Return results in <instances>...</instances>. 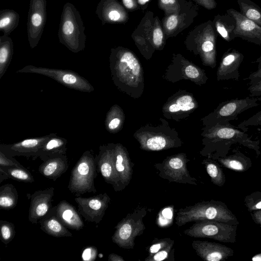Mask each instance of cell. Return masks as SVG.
<instances>
[{"instance_id":"1","label":"cell","mask_w":261,"mask_h":261,"mask_svg":"<svg viewBox=\"0 0 261 261\" xmlns=\"http://www.w3.org/2000/svg\"><path fill=\"white\" fill-rule=\"evenodd\" d=\"M110 67L114 84L121 91L137 98L144 89V77L141 63L131 51L121 47L112 48Z\"/></svg>"},{"instance_id":"2","label":"cell","mask_w":261,"mask_h":261,"mask_svg":"<svg viewBox=\"0 0 261 261\" xmlns=\"http://www.w3.org/2000/svg\"><path fill=\"white\" fill-rule=\"evenodd\" d=\"M85 30L79 11L72 4L66 3L61 15L58 33L60 42L74 53L83 50L87 38Z\"/></svg>"},{"instance_id":"3","label":"cell","mask_w":261,"mask_h":261,"mask_svg":"<svg viewBox=\"0 0 261 261\" xmlns=\"http://www.w3.org/2000/svg\"><path fill=\"white\" fill-rule=\"evenodd\" d=\"M200 221L228 223L236 221V218L225 205L214 200L199 202L180 208L175 217V224L178 227L189 222Z\"/></svg>"},{"instance_id":"4","label":"cell","mask_w":261,"mask_h":261,"mask_svg":"<svg viewBox=\"0 0 261 261\" xmlns=\"http://www.w3.org/2000/svg\"><path fill=\"white\" fill-rule=\"evenodd\" d=\"M98 175L95 156L85 151L71 170L67 188L76 197L85 193H96L94 181Z\"/></svg>"},{"instance_id":"5","label":"cell","mask_w":261,"mask_h":261,"mask_svg":"<svg viewBox=\"0 0 261 261\" xmlns=\"http://www.w3.org/2000/svg\"><path fill=\"white\" fill-rule=\"evenodd\" d=\"M147 212L145 207H141L128 214L115 226L112 236L113 242L124 249H133L135 238L141 236L146 228L143 219Z\"/></svg>"},{"instance_id":"6","label":"cell","mask_w":261,"mask_h":261,"mask_svg":"<svg viewBox=\"0 0 261 261\" xmlns=\"http://www.w3.org/2000/svg\"><path fill=\"white\" fill-rule=\"evenodd\" d=\"M204 136L208 143L212 144L228 146L238 143L256 151L259 148V141L251 140L246 132L241 130L229 122L207 125Z\"/></svg>"},{"instance_id":"7","label":"cell","mask_w":261,"mask_h":261,"mask_svg":"<svg viewBox=\"0 0 261 261\" xmlns=\"http://www.w3.org/2000/svg\"><path fill=\"white\" fill-rule=\"evenodd\" d=\"M16 73H31L50 77L70 89L90 93L94 90L93 86L84 77L74 71L27 65Z\"/></svg>"},{"instance_id":"8","label":"cell","mask_w":261,"mask_h":261,"mask_svg":"<svg viewBox=\"0 0 261 261\" xmlns=\"http://www.w3.org/2000/svg\"><path fill=\"white\" fill-rule=\"evenodd\" d=\"M261 96L235 98L220 103L212 113L205 118L207 125L237 120L238 115L245 111L257 106Z\"/></svg>"},{"instance_id":"9","label":"cell","mask_w":261,"mask_h":261,"mask_svg":"<svg viewBox=\"0 0 261 261\" xmlns=\"http://www.w3.org/2000/svg\"><path fill=\"white\" fill-rule=\"evenodd\" d=\"M189 160L187 155L180 153L167 156L162 163H156L154 168L159 176L169 182L197 185V180L192 177L187 169Z\"/></svg>"},{"instance_id":"10","label":"cell","mask_w":261,"mask_h":261,"mask_svg":"<svg viewBox=\"0 0 261 261\" xmlns=\"http://www.w3.org/2000/svg\"><path fill=\"white\" fill-rule=\"evenodd\" d=\"M237 226L216 221H196L184 233L193 238H210L223 242L235 241Z\"/></svg>"},{"instance_id":"11","label":"cell","mask_w":261,"mask_h":261,"mask_svg":"<svg viewBox=\"0 0 261 261\" xmlns=\"http://www.w3.org/2000/svg\"><path fill=\"white\" fill-rule=\"evenodd\" d=\"M77 210L87 222L98 224L102 219L111 201L107 193L90 197H75Z\"/></svg>"},{"instance_id":"12","label":"cell","mask_w":261,"mask_h":261,"mask_svg":"<svg viewBox=\"0 0 261 261\" xmlns=\"http://www.w3.org/2000/svg\"><path fill=\"white\" fill-rule=\"evenodd\" d=\"M46 21V1L30 0L27 21V33L31 48L38 44Z\"/></svg>"},{"instance_id":"13","label":"cell","mask_w":261,"mask_h":261,"mask_svg":"<svg viewBox=\"0 0 261 261\" xmlns=\"http://www.w3.org/2000/svg\"><path fill=\"white\" fill-rule=\"evenodd\" d=\"M115 144L100 145L99 153L95 156L98 172L106 182L111 185L114 191H122L115 168Z\"/></svg>"},{"instance_id":"14","label":"cell","mask_w":261,"mask_h":261,"mask_svg":"<svg viewBox=\"0 0 261 261\" xmlns=\"http://www.w3.org/2000/svg\"><path fill=\"white\" fill-rule=\"evenodd\" d=\"M217 34L213 22L208 20L201 25L197 37L198 51L203 64L212 68L216 65Z\"/></svg>"},{"instance_id":"15","label":"cell","mask_w":261,"mask_h":261,"mask_svg":"<svg viewBox=\"0 0 261 261\" xmlns=\"http://www.w3.org/2000/svg\"><path fill=\"white\" fill-rule=\"evenodd\" d=\"M54 191V187H49L27 194L30 200L28 219L32 224H38L51 208Z\"/></svg>"},{"instance_id":"16","label":"cell","mask_w":261,"mask_h":261,"mask_svg":"<svg viewBox=\"0 0 261 261\" xmlns=\"http://www.w3.org/2000/svg\"><path fill=\"white\" fill-rule=\"evenodd\" d=\"M226 13L233 17L236 22L234 38L261 45V27L233 8L227 9Z\"/></svg>"},{"instance_id":"17","label":"cell","mask_w":261,"mask_h":261,"mask_svg":"<svg viewBox=\"0 0 261 261\" xmlns=\"http://www.w3.org/2000/svg\"><path fill=\"white\" fill-rule=\"evenodd\" d=\"M53 134V133L42 137L27 139L11 144H1L0 151L9 157L23 156L32 157L34 160L40 148Z\"/></svg>"},{"instance_id":"18","label":"cell","mask_w":261,"mask_h":261,"mask_svg":"<svg viewBox=\"0 0 261 261\" xmlns=\"http://www.w3.org/2000/svg\"><path fill=\"white\" fill-rule=\"evenodd\" d=\"M136 138L138 140L140 148L146 151H160L173 147H178L181 145V142L177 138H173L163 133H159L158 130H150L149 133L137 135Z\"/></svg>"},{"instance_id":"19","label":"cell","mask_w":261,"mask_h":261,"mask_svg":"<svg viewBox=\"0 0 261 261\" xmlns=\"http://www.w3.org/2000/svg\"><path fill=\"white\" fill-rule=\"evenodd\" d=\"M244 56L238 50L230 48L225 52L221 58L217 71L218 81L234 80L238 81L239 68Z\"/></svg>"},{"instance_id":"20","label":"cell","mask_w":261,"mask_h":261,"mask_svg":"<svg viewBox=\"0 0 261 261\" xmlns=\"http://www.w3.org/2000/svg\"><path fill=\"white\" fill-rule=\"evenodd\" d=\"M192 246L197 255L206 261L223 260L233 254V250L225 245L206 241H193Z\"/></svg>"},{"instance_id":"21","label":"cell","mask_w":261,"mask_h":261,"mask_svg":"<svg viewBox=\"0 0 261 261\" xmlns=\"http://www.w3.org/2000/svg\"><path fill=\"white\" fill-rule=\"evenodd\" d=\"M51 211L59 220L67 228L79 231L83 228L84 223L78 210L65 200L51 207Z\"/></svg>"},{"instance_id":"22","label":"cell","mask_w":261,"mask_h":261,"mask_svg":"<svg viewBox=\"0 0 261 261\" xmlns=\"http://www.w3.org/2000/svg\"><path fill=\"white\" fill-rule=\"evenodd\" d=\"M115 168L122 190L127 186L132 177L134 164L122 144H115Z\"/></svg>"},{"instance_id":"23","label":"cell","mask_w":261,"mask_h":261,"mask_svg":"<svg viewBox=\"0 0 261 261\" xmlns=\"http://www.w3.org/2000/svg\"><path fill=\"white\" fill-rule=\"evenodd\" d=\"M95 14L103 25L122 22L126 17L125 10L117 0H100Z\"/></svg>"},{"instance_id":"24","label":"cell","mask_w":261,"mask_h":261,"mask_svg":"<svg viewBox=\"0 0 261 261\" xmlns=\"http://www.w3.org/2000/svg\"><path fill=\"white\" fill-rule=\"evenodd\" d=\"M68 167L67 155L63 154L43 162L39 166L38 172L45 177L56 181L67 171Z\"/></svg>"},{"instance_id":"25","label":"cell","mask_w":261,"mask_h":261,"mask_svg":"<svg viewBox=\"0 0 261 261\" xmlns=\"http://www.w3.org/2000/svg\"><path fill=\"white\" fill-rule=\"evenodd\" d=\"M67 140L63 137L57 136L56 133L51 136L39 150L34 160L39 158L44 162L50 158L66 154Z\"/></svg>"},{"instance_id":"26","label":"cell","mask_w":261,"mask_h":261,"mask_svg":"<svg viewBox=\"0 0 261 261\" xmlns=\"http://www.w3.org/2000/svg\"><path fill=\"white\" fill-rule=\"evenodd\" d=\"M40 229L56 238L71 237L72 234L56 217L51 210L39 221Z\"/></svg>"},{"instance_id":"27","label":"cell","mask_w":261,"mask_h":261,"mask_svg":"<svg viewBox=\"0 0 261 261\" xmlns=\"http://www.w3.org/2000/svg\"><path fill=\"white\" fill-rule=\"evenodd\" d=\"M213 22L216 32L227 42H230L234 39L233 32L236 28V22L234 18L226 14L215 16Z\"/></svg>"},{"instance_id":"28","label":"cell","mask_w":261,"mask_h":261,"mask_svg":"<svg viewBox=\"0 0 261 261\" xmlns=\"http://www.w3.org/2000/svg\"><path fill=\"white\" fill-rule=\"evenodd\" d=\"M13 42L9 36L0 37V79L6 73L13 55Z\"/></svg>"},{"instance_id":"29","label":"cell","mask_w":261,"mask_h":261,"mask_svg":"<svg viewBox=\"0 0 261 261\" xmlns=\"http://www.w3.org/2000/svg\"><path fill=\"white\" fill-rule=\"evenodd\" d=\"M197 107L194 98L190 94H184L175 98L167 106V111L173 114L188 112Z\"/></svg>"},{"instance_id":"30","label":"cell","mask_w":261,"mask_h":261,"mask_svg":"<svg viewBox=\"0 0 261 261\" xmlns=\"http://www.w3.org/2000/svg\"><path fill=\"white\" fill-rule=\"evenodd\" d=\"M18 195L15 187L12 184H7L0 187V208L9 210L17 205Z\"/></svg>"},{"instance_id":"31","label":"cell","mask_w":261,"mask_h":261,"mask_svg":"<svg viewBox=\"0 0 261 261\" xmlns=\"http://www.w3.org/2000/svg\"><path fill=\"white\" fill-rule=\"evenodd\" d=\"M19 15L14 10L5 9L0 11V30L9 36L18 26Z\"/></svg>"},{"instance_id":"32","label":"cell","mask_w":261,"mask_h":261,"mask_svg":"<svg viewBox=\"0 0 261 261\" xmlns=\"http://www.w3.org/2000/svg\"><path fill=\"white\" fill-rule=\"evenodd\" d=\"M123 112L118 105L113 106L108 112L105 120L106 129L110 133L120 130L124 122Z\"/></svg>"},{"instance_id":"33","label":"cell","mask_w":261,"mask_h":261,"mask_svg":"<svg viewBox=\"0 0 261 261\" xmlns=\"http://www.w3.org/2000/svg\"><path fill=\"white\" fill-rule=\"evenodd\" d=\"M241 13L261 27V8L251 0H237Z\"/></svg>"},{"instance_id":"34","label":"cell","mask_w":261,"mask_h":261,"mask_svg":"<svg viewBox=\"0 0 261 261\" xmlns=\"http://www.w3.org/2000/svg\"><path fill=\"white\" fill-rule=\"evenodd\" d=\"M10 178L24 182L33 183L34 178L30 172L23 167H2Z\"/></svg>"},{"instance_id":"35","label":"cell","mask_w":261,"mask_h":261,"mask_svg":"<svg viewBox=\"0 0 261 261\" xmlns=\"http://www.w3.org/2000/svg\"><path fill=\"white\" fill-rule=\"evenodd\" d=\"M204 165L206 172L214 184L222 186L225 181L224 176L221 169L213 162L204 160L202 162Z\"/></svg>"},{"instance_id":"36","label":"cell","mask_w":261,"mask_h":261,"mask_svg":"<svg viewBox=\"0 0 261 261\" xmlns=\"http://www.w3.org/2000/svg\"><path fill=\"white\" fill-rule=\"evenodd\" d=\"M1 240L7 245L14 239L16 231L14 224L6 220L0 221Z\"/></svg>"},{"instance_id":"37","label":"cell","mask_w":261,"mask_h":261,"mask_svg":"<svg viewBox=\"0 0 261 261\" xmlns=\"http://www.w3.org/2000/svg\"><path fill=\"white\" fill-rule=\"evenodd\" d=\"M173 246L174 245L169 246L153 254L148 255L145 259V261L174 260Z\"/></svg>"},{"instance_id":"38","label":"cell","mask_w":261,"mask_h":261,"mask_svg":"<svg viewBox=\"0 0 261 261\" xmlns=\"http://www.w3.org/2000/svg\"><path fill=\"white\" fill-rule=\"evenodd\" d=\"M174 240L168 238L154 239L149 248V255L153 254L169 246L174 245Z\"/></svg>"},{"instance_id":"39","label":"cell","mask_w":261,"mask_h":261,"mask_svg":"<svg viewBox=\"0 0 261 261\" xmlns=\"http://www.w3.org/2000/svg\"><path fill=\"white\" fill-rule=\"evenodd\" d=\"M219 162L227 168L235 171H242L244 170L243 163L236 156L219 159Z\"/></svg>"},{"instance_id":"40","label":"cell","mask_w":261,"mask_h":261,"mask_svg":"<svg viewBox=\"0 0 261 261\" xmlns=\"http://www.w3.org/2000/svg\"><path fill=\"white\" fill-rule=\"evenodd\" d=\"M185 72L187 77L192 80H199L201 83H204L207 80L204 72L194 65H189L186 66Z\"/></svg>"},{"instance_id":"41","label":"cell","mask_w":261,"mask_h":261,"mask_svg":"<svg viewBox=\"0 0 261 261\" xmlns=\"http://www.w3.org/2000/svg\"><path fill=\"white\" fill-rule=\"evenodd\" d=\"M257 125H261V111L257 112L247 120H244L239 123L237 127L241 130L247 132L248 130V126Z\"/></svg>"},{"instance_id":"42","label":"cell","mask_w":261,"mask_h":261,"mask_svg":"<svg viewBox=\"0 0 261 261\" xmlns=\"http://www.w3.org/2000/svg\"><path fill=\"white\" fill-rule=\"evenodd\" d=\"M0 166L2 167H23L14 157L7 156L0 151Z\"/></svg>"},{"instance_id":"43","label":"cell","mask_w":261,"mask_h":261,"mask_svg":"<svg viewBox=\"0 0 261 261\" xmlns=\"http://www.w3.org/2000/svg\"><path fill=\"white\" fill-rule=\"evenodd\" d=\"M152 41L154 46L156 47H160L163 43V33L158 23L153 29Z\"/></svg>"},{"instance_id":"44","label":"cell","mask_w":261,"mask_h":261,"mask_svg":"<svg viewBox=\"0 0 261 261\" xmlns=\"http://www.w3.org/2000/svg\"><path fill=\"white\" fill-rule=\"evenodd\" d=\"M97 253V249L95 247H87L82 253V258L84 261H93L96 259Z\"/></svg>"},{"instance_id":"45","label":"cell","mask_w":261,"mask_h":261,"mask_svg":"<svg viewBox=\"0 0 261 261\" xmlns=\"http://www.w3.org/2000/svg\"><path fill=\"white\" fill-rule=\"evenodd\" d=\"M178 21V17L177 15L172 14L169 16L164 23L165 29L169 32L174 31L176 28Z\"/></svg>"},{"instance_id":"46","label":"cell","mask_w":261,"mask_h":261,"mask_svg":"<svg viewBox=\"0 0 261 261\" xmlns=\"http://www.w3.org/2000/svg\"><path fill=\"white\" fill-rule=\"evenodd\" d=\"M161 7L166 11H177L179 8L176 0H159Z\"/></svg>"},{"instance_id":"47","label":"cell","mask_w":261,"mask_h":261,"mask_svg":"<svg viewBox=\"0 0 261 261\" xmlns=\"http://www.w3.org/2000/svg\"><path fill=\"white\" fill-rule=\"evenodd\" d=\"M255 62L258 63V68L256 71L249 75L248 79L250 80V85L261 80V55L256 60Z\"/></svg>"},{"instance_id":"48","label":"cell","mask_w":261,"mask_h":261,"mask_svg":"<svg viewBox=\"0 0 261 261\" xmlns=\"http://www.w3.org/2000/svg\"><path fill=\"white\" fill-rule=\"evenodd\" d=\"M248 90L250 92L249 96H261V80L250 85Z\"/></svg>"},{"instance_id":"49","label":"cell","mask_w":261,"mask_h":261,"mask_svg":"<svg viewBox=\"0 0 261 261\" xmlns=\"http://www.w3.org/2000/svg\"><path fill=\"white\" fill-rule=\"evenodd\" d=\"M198 3L207 9L212 10L216 8L217 3L215 0H195Z\"/></svg>"},{"instance_id":"50","label":"cell","mask_w":261,"mask_h":261,"mask_svg":"<svg viewBox=\"0 0 261 261\" xmlns=\"http://www.w3.org/2000/svg\"><path fill=\"white\" fill-rule=\"evenodd\" d=\"M124 6L128 9H133L136 7V4L134 0H122Z\"/></svg>"},{"instance_id":"51","label":"cell","mask_w":261,"mask_h":261,"mask_svg":"<svg viewBox=\"0 0 261 261\" xmlns=\"http://www.w3.org/2000/svg\"><path fill=\"white\" fill-rule=\"evenodd\" d=\"M109 261H124V259L121 256L114 253H111L108 256Z\"/></svg>"},{"instance_id":"52","label":"cell","mask_w":261,"mask_h":261,"mask_svg":"<svg viewBox=\"0 0 261 261\" xmlns=\"http://www.w3.org/2000/svg\"><path fill=\"white\" fill-rule=\"evenodd\" d=\"M253 217L255 222L261 225V210H258L253 214Z\"/></svg>"},{"instance_id":"53","label":"cell","mask_w":261,"mask_h":261,"mask_svg":"<svg viewBox=\"0 0 261 261\" xmlns=\"http://www.w3.org/2000/svg\"><path fill=\"white\" fill-rule=\"evenodd\" d=\"M249 208L252 211L261 210V199L256 201L253 204L251 205Z\"/></svg>"},{"instance_id":"54","label":"cell","mask_w":261,"mask_h":261,"mask_svg":"<svg viewBox=\"0 0 261 261\" xmlns=\"http://www.w3.org/2000/svg\"><path fill=\"white\" fill-rule=\"evenodd\" d=\"M9 178H10V177L7 173L0 167V183Z\"/></svg>"},{"instance_id":"55","label":"cell","mask_w":261,"mask_h":261,"mask_svg":"<svg viewBox=\"0 0 261 261\" xmlns=\"http://www.w3.org/2000/svg\"><path fill=\"white\" fill-rule=\"evenodd\" d=\"M253 261H261V254H256L252 258Z\"/></svg>"},{"instance_id":"56","label":"cell","mask_w":261,"mask_h":261,"mask_svg":"<svg viewBox=\"0 0 261 261\" xmlns=\"http://www.w3.org/2000/svg\"><path fill=\"white\" fill-rule=\"evenodd\" d=\"M149 1V0H138L139 3L142 5L145 4L146 2H147Z\"/></svg>"}]
</instances>
